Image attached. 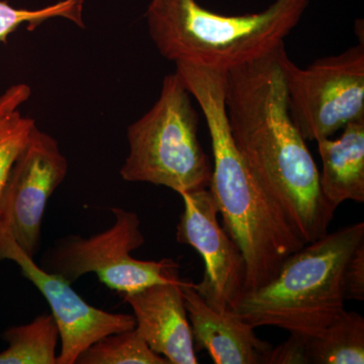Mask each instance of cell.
<instances>
[{"label":"cell","instance_id":"obj_1","mask_svg":"<svg viewBox=\"0 0 364 364\" xmlns=\"http://www.w3.org/2000/svg\"><path fill=\"white\" fill-rule=\"evenodd\" d=\"M284 49L227 70L225 104L242 157L308 244L328 233L336 210L323 196L320 171L289 112Z\"/></svg>","mask_w":364,"mask_h":364},{"label":"cell","instance_id":"obj_2","mask_svg":"<svg viewBox=\"0 0 364 364\" xmlns=\"http://www.w3.org/2000/svg\"><path fill=\"white\" fill-rule=\"evenodd\" d=\"M176 65L207 121L215 161L208 189L224 229L243 254L245 294L251 293L270 282L287 258L306 243L265 193L234 142L225 104L226 71L186 62Z\"/></svg>","mask_w":364,"mask_h":364},{"label":"cell","instance_id":"obj_3","mask_svg":"<svg viewBox=\"0 0 364 364\" xmlns=\"http://www.w3.org/2000/svg\"><path fill=\"white\" fill-rule=\"evenodd\" d=\"M309 2L274 0L261 13L225 16L196 0H151L146 18L165 59L227 71L284 45Z\"/></svg>","mask_w":364,"mask_h":364},{"label":"cell","instance_id":"obj_4","mask_svg":"<svg viewBox=\"0 0 364 364\" xmlns=\"http://www.w3.org/2000/svg\"><path fill=\"white\" fill-rule=\"evenodd\" d=\"M364 242V223L328 232L289 255L270 282L246 294L231 311L254 329L272 326L313 337L345 311V272Z\"/></svg>","mask_w":364,"mask_h":364},{"label":"cell","instance_id":"obj_5","mask_svg":"<svg viewBox=\"0 0 364 364\" xmlns=\"http://www.w3.org/2000/svg\"><path fill=\"white\" fill-rule=\"evenodd\" d=\"M191 93L177 72L165 76L159 98L128 129L122 178L165 186L179 195L208 188L213 167L198 139Z\"/></svg>","mask_w":364,"mask_h":364},{"label":"cell","instance_id":"obj_6","mask_svg":"<svg viewBox=\"0 0 364 364\" xmlns=\"http://www.w3.org/2000/svg\"><path fill=\"white\" fill-rule=\"evenodd\" d=\"M111 210L114 222L109 229L87 238L69 235L58 239L41 258L40 267L70 284L95 273L102 284L121 296L181 279L179 264L174 260L132 257V252L145 243L140 219L124 208Z\"/></svg>","mask_w":364,"mask_h":364},{"label":"cell","instance_id":"obj_7","mask_svg":"<svg viewBox=\"0 0 364 364\" xmlns=\"http://www.w3.org/2000/svg\"><path fill=\"white\" fill-rule=\"evenodd\" d=\"M289 112L306 141L331 138L364 119V44L299 68L284 50L280 57Z\"/></svg>","mask_w":364,"mask_h":364},{"label":"cell","instance_id":"obj_8","mask_svg":"<svg viewBox=\"0 0 364 364\" xmlns=\"http://www.w3.org/2000/svg\"><path fill=\"white\" fill-rule=\"evenodd\" d=\"M67 172L68 161L58 142L36 126L14 163L0 202V221L30 257L39 251L48 200Z\"/></svg>","mask_w":364,"mask_h":364},{"label":"cell","instance_id":"obj_9","mask_svg":"<svg viewBox=\"0 0 364 364\" xmlns=\"http://www.w3.org/2000/svg\"><path fill=\"white\" fill-rule=\"evenodd\" d=\"M20 267L26 279L39 289L58 325L61 350L57 364H74L79 354L98 339L112 333L136 328L134 315L111 313L91 306L56 274L45 272L18 245L4 223L0 221V260Z\"/></svg>","mask_w":364,"mask_h":364},{"label":"cell","instance_id":"obj_10","mask_svg":"<svg viewBox=\"0 0 364 364\" xmlns=\"http://www.w3.org/2000/svg\"><path fill=\"white\" fill-rule=\"evenodd\" d=\"M181 196L183 212L176 241L196 249L205 262L203 280L193 287L218 311H232L246 293L243 254L219 224V210L208 188Z\"/></svg>","mask_w":364,"mask_h":364},{"label":"cell","instance_id":"obj_11","mask_svg":"<svg viewBox=\"0 0 364 364\" xmlns=\"http://www.w3.org/2000/svg\"><path fill=\"white\" fill-rule=\"evenodd\" d=\"M181 282L154 284L121 296L133 310L136 331L155 353L169 364H198Z\"/></svg>","mask_w":364,"mask_h":364},{"label":"cell","instance_id":"obj_12","mask_svg":"<svg viewBox=\"0 0 364 364\" xmlns=\"http://www.w3.org/2000/svg\"><path fill=\"white\" fill-rule=\"evenodd\" d=\"M182 296L196 352L207 350L215 364H263L272 344L256 336L254 328L231 311L221 312L182 279Z\"/></svg>","mask_w":364,"mask_h":364},{"label":"cell","instance_id":"obj_13","mask_svg":"<svg viewBox=\"0 0 364 364\" xmlns=\"http://www.w3.org/2000/svg\"><path fill=\"white\" fill-rule=\"evenodd\" d=\"M339 138L318 141L322 160L320 188L333 210L342 203L364 202V119L342 129Z\"/></svg>","mask_w":364,"mask_h":364},{"label":"cell","instance_id":"obj_14","mask_svg":"<svg viewBox=\"0 0 364 364\" xmlns=\"http://www.w3.org/2000/svg\"><path fill=\"white\" fill-rule=\"evenodd\" d=\"M309 363L363 364L364 318L344 311L334 322L313 337H306Z\"/></svg>","mask_w":364,"mask_h":364},{"label":"cell","instance_id":"obj_15","mask_svg":"<svg viewBox=\"0 0 364 364\" xmlns=\"http://www.w3.org/2000/svg\"><path fill=\"white\" fill-rule=\"evenodd\" d=\"M9 343L0 364H57L58 325L52 314H42L28 324L9 327L2 334Z\"/></svg>","mask_w":364,"mask_h":364},{"label":"cell","instance_id":"obj_16","mask_svg":"<svg viewBox=\"0 0 364 364\" xmlns=\"http://www.w3.org/2000/svg\"><path fill=\"white\" fill-rule=\"evenodd\" d=\"M76 364H169L148 346L136 328L112 333L79 354Z\"/></svg>","mask_w":364,"mask_h":364},{"label":"cell","instance_id":"obj_17","mask_svg":"<svg viewBox=\"0 0 364 364\" xmlns=\"http://www.w3.org/2000/svg\"><path fill=\"white\" fill-rule=\"evenodd\" d=\"M85 0H62L43 9H14L6 1H0V42L6 43L7 37L21 26L26 25L30 31L35 30L44 21L54 18H63L85 28L83 21Z\"/></svg>","mask_w":364,"mask_h":364},{"label":"cell","instance_id":"obj_18","mask_svg":"<svg viewBox=\"0 0 364 364\" xmlns=\"http://www.w3.org/2000/svg\"><path fill=\"white\" fill-rule=\"evenodd\" d=\"M35 127V121L18 109L0 116V202L14 163Z\"/></svg>","mask_w":364,"mask_h":364},{"label":"cell","instance_id":"obj_19","mask_svg":"<svg viewBox=\"0 0 364 364\" xmlns=\"http://www.w3.org/2000/svg\"><path fill=\"white\" fill-rule=\"evenodd\" d=\"M306 337L291 334L289 338L275 348L270 349L263 364H308Z\"/></svg>","mask_w":364,"mask_h":364},{"label":"cell","instance_id":"obj_20","mask_svg":"<svg viewBox=\"0 0 364 364\" xmlns=\"http://www.w3.org/2000/svg\"><path fill=\"white\" fill-rule=\"evenodd\" d=\"M346 299L364 301V242L352 253L345 272Z\"/></svg>","mask_w":364,"mask_h":364},{"label":"cell","instance_id":"obj_21","mask_svg":"<svg viewBox=\"0 0 364 364\" xmlns=\"http://www.w3.org/2000/svg\"><path fill=\"white\" fill-rule=\"evenodd\" d=\"M31 88L26 85L11 86L0 97V116L18 109L20 105L28 100Z\"/></svg>","mask_w":364,"mask_h":364}]
</instances>
